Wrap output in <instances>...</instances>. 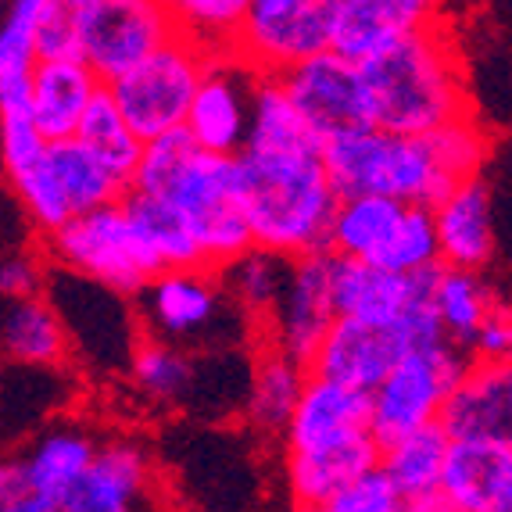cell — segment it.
Here are the masks:
<instances>
[{
	"label": "cell",
	"mask_w": 512,
	"mask_h": 512,
	"mask_svg": "<svg viewBox=\"0 0 512 512\" xmlns=\"http://www.w3.org/2000/svg\"><path fill=\"white\" fill-rule=\"evenodd\" d=\"M180 33L165 0H101L79 40V58L111 83Z\"/></svg>",
	"instance_id": "cell-12"
},
{
	"label": "cell",
	"mask_w": 512,
	"mask_h": 512,
	"mask_svg": "<svg viewBox=\"0 0 512 512\" xmlns=\"http://www.w3.org/2000/svg\"><path fill=\"white\" fill-rule=\"evenodd\" d=\"M165 4H169L180 33L194 36L197 43L215 51V47L230 43L233 26L248 0H165Z\"/></svg>",
	"instance_id": "cell-40"
},
{
	"label": "cell",
	"mask_w": 512,
	"mask_h": 512,
	"mask_svg": "<svg viewBox=\"0 0 512 512\" xmlns=\"http://www.w3.org/2000/svg\"><path fill=\"white\" fill-rule=\"evenodd\" d=\"M133 298V312L144 337L187 351L251 348L258 326L230 298L219 269L208 265H176L151 273Z\"/></svg>",
	"instance_id": "cell-4"
},
{
	"label": "cell",
	"mask_w": 512,
	"mask_h": 512,
	"mask_svg": "<svg viewBox=\"0 0 512 512\" xmlns=\"http://www.w3.org/2000/svg\"><path fill=\"white\" fill-rule=\"evenodd\" d=\"M43 158L51 165V176L58 183L61 197L69 201L72 215L86 212V208L108 205V201H119L126 194V183L115 172H108V165L79 137L47 140Z\"/></svg>",
	"instance_id": "cell-33"
},
{
	"label": "cell",
	"mask_w": 512,
	"mask_h": 512,
	"mask_svg": "<svg viewBox=\"0 0 512 512\" xmlns=\"http://www.w3.org/2000/svg\"><path fill=\"white\" fill-rule=\"evenodd\" d=\"M437 423L448 437H512V366L470 359L444 394Z\"/></svg>",
	"instance_id": "cell-22"
},
{
	"label": "cell",
	"mask_w": 512,
	"mask_h": 512,
	"mask_svg": "<svg viewBox=\"0 0 512 512\" xmlns=\"http://www.w3.org/2000/svg\"><path fill=\"white\" fill-rule=\"evenodd\" d=\"M359 65L369 126L419 137L470 115V90L455 33L444 22L405 33Z\"/></svg>",
	"instance_id": "cell-1"
},
{
	"label": "cell",
	"mask_w": 512,
	"mask_h": 512,
	"mask_svg": "<svg viewBox=\"0 0 512 512\" xmlns=\"http://www.w3.org/2000/svg\"><path fill=\"white\" fill-rule=\"evenodd\" d=\"M280 83L319 144L337 133H348V129L369 126L359 65L330 47L283 69Z\"/></svg>",
	"instance_id": "cell-13"
},
{
	"label": "cell",
	"mask_w": 512,
	"mask_h": 512,
	"mask_svg": "<svg viewBox=\"0 0 512 512\" xmlns=\"http://www.w3.org/2000/svg\"><path fill=\"white\" fill-rule=\"evenodd\" d=\"M430 212H434L441 265L487 273L498 255V230L495 194H491V183L484 180V172L459 180Z\"/></svg>",
	"instance_id": "cell-18"
},
{
	"label": "cell",
	"mask_w": 512,
	"mask_h": 512,
	"mask_svg": "<svg viewBox=\"0 0 512 512\" xmlns=\"http://www.w3.org/2000/svg\"><path fill=\"white\" fill-rule=\"evenodd\" d=\"M369 430V391L308 373L301 398L280 434L283 452H305L319 444Z\"/></svg>",
	"instance_id": "cell-23"
},
{
	"label": "cell",
	"mask_w": 512,
	"mask_h": 512,
	"mask_svg": "<svg viewBox=\"0 0 512 512\" xmlns=\"http://www.w3.org/2000/svg\"><path fill=\"white\" fill-rule=\"evenodd\" d=\"M434 273L437 265L419 269V273H398V269L359 262V258L333 255V308H337V316L391 323V319L405 316L416 301L430 298Z\"/></svg>",
	"instance_id": "cell-19"
},
{
	"label": "cell",
	"mask_w": 512,
	"mask_h": 512,
	"mask_svg": "<svg viewBox=\"0 0 512 512\" xmlns=\"http://www.w3.org/2000/svg\"><path fill=\"white\" fill-rule=\"evenodd\" d=\"M0 359L26 366H65L69 344L58 312L43 294L33 298H0Z\"/></svg>",
	"instance_id": "cell-29"
},
{
	"label": "cell",
	"mask_w": 512,
	"mask_h": 512,
	"mask_svg": "<svg viewBox=\"0 0 512 512\" xmlns=\"http://www.w3.org/2000/svg\"><path fill=\"white\" fill-rule=\"evenodd\" d=\"M470 355L452 341L430 344L409 351L402 362H394L387 376L369 391V434L384 448L394 437L423 427L441 412L444 394L462 376Z\"/></svg>",
	"instance_id": "cell-10"
},
{
	"label": "cell",
	"mask_w": 512,
	"mask_h": 512,
	"mask_svg": "<svg viewBox=\"0 0 512 512\" xmlns=\"http://www.w3.org/2000/svg\"><path fill=\"white\" fill-rule=\"evenodd\" d=\"M333 251H308L291 258V276L283 283L280 301L265 316L258 341L287 351L308 366L312 351L326 337L330 323L337 319L333 308Z\"/></svg>",
	"instance_id": "cell-14"
},
{
	"label": "cell",
	"mask_w": 512,
	"mask_h": 512,
	"mask_svg": "<svg viewBox=\"0 0 512 512\" xmlns=\"http://www.w3.org/2000/svg\"><path fill=\"white\" fill-rule=\"evenodd\" d=\"M233 158L251 244L287 258L326 251L337 190L319 147H244Z\"/></svg>",
	"instance_id": "cell-2"
},
{
	"label": "cell",
	"mask_w": 512,
	"mask_h": 512,
	"mask_svg": "<svg viewBox=\"0 0 512 512\" xmlns=\"http://www.w3.org/2000/svg\"><path fill=\"white\" fill-rule=\"evenodd\" d=\"M448 512L512 509V437H452L441 466Z\"/></svg>",
	"instance_id": "cell-17"
},
{
	"label": "cell",
	"mask_w": 512,
	"mask_h": 512,
	"mask_svg": "<svg viewBox=\"0 0 512 512\" xmlns=\"http://www.w3.org/2000/svg\"><path fill=\"white\" fill-rule=\"evenodd\" d=\"M466 355H470V359H480V362H509L512 359V319H509L505 301L480 319L470 344H466Z\"/></svg>",
	"instance_id": "cell-43"
},
{
	"label": "cell",
	"mask_w": 512,
	"mask_h": 512,
	"mask_svg": "<svg viewBox=\"0 0 512 512\" xmlns=\"http://www.w3.org/2000/svg\"><path fill=\"white\" fill-rule=\"evenodd\" d=\"M43 276H47V258L36 251H8L0 255V298H33L43 294Z\"/></svg>",
	"instance_id": "cell-42"
},
{
	"label": "cell",
	"mask_w": 512,
	"mask_h": 512,
	"mask_svg": "<svg viewBox=\"0 0 512 512\" xmlns=\"http://www.w3.org/2000/svg\"><path fill=\"white\" fill-rule=\"evenodd\" d=\"M444 15V0H333L330 8V51L351 61L380 51Z\"/></svg>",
	"instance_id": "cell-21"
},
{
	"label": "cell",
	"mask_w": 512,
	"mask_h": 512,
	"mask_svg": "<svg viewBox=\"0 0 512 512\" xmlns=\"http://www.w3.org/2000/svg\"><path fill=\"white\" fill-rule=\"evenodd\" d=\"M97 441L101 437L90 423L58 416L29 434V444L22 448V466H26L36 512H61L69 491L83 477L86 462L94 459Z\"/></svg>",
	"instance_id": "cell-20"
},
{
	"label": "cell",
	"mask_w": 512,
	"mask_h": 512,
	"mask_svg": "<svg viewBox=\"0 0 512 512\" xmlns=\"http://www.w3.org/2000/svg\"><path fill=\"white\" fill-rule=\"evenodd\" d=\"M101 90V76L79 54L36 58L29 72V115L47 140L76 137L83 111Z\"/></svg>",
	"instance_id": "cell-25"
},
{
	"label": "cell",
	"mask_w": 512,
	"mask_h": 512,
	"mask_svg": "<svg viewBox=\"0 0 512 512\" xmlns=\"http://www.w3.org/2000/svg\"><path fill=\"white\" fill-rule=\"evenodd\" d=\"M373 265L398 269V273H419V269H434V265H441L434 212H430V205H405L402 208V219H398L391 240H387V248L380 251V258H376Z\"/></svg>",
	"instance_id": "cell-38"
},
{
	"label": "cell",
	"mask_w": 512,
	"mask_h": 512,
	"mask_svg": "<svg viewBox=\"0 0 512 512\" xmlns=\"http://www.w3.org/2000/svg\"><path fill=\"white\" fill-rule=\"evenodd\" d=\"M430 301H434L437 323H441L444 337L459 348H466L473 330L491 308L502 305V294L487 273L477 269H455V265H437L434 287H430Z\"/></svg>",
	"instance_id": "cell-32"
},
{
	"label": "cell",
	"mask_w": 512,
	"mask_h": 512,
	"mask_svg": "<svg viewBox=\"0 0 512 512\" xmlns=\"http://www.w3.org/2000/svg\"><path fill=\"white\" fill-rule=\"evenodd\" d=\"M65 405V373L61 366H0V441L29 437Z\"/></svg>",
	"instance_id": "cell-28"
},
{
	"label": "cell",
	"mask_w": 512,
	"mask_h": 512,
	"mask_svg": "<svg viewBox=\"0 0 512 512\" xmlns=\"http://www.w3.org/2000/svg\"><path fill=\"white\" fill-rule=\"evenodd\" d=\"M448 341L437 323L434 301L423 298L391 323H366V319L337 316L308 359V373L337 380V384L373 391L387 376L394 362H402L409 351L430 348Z\"/></svg>",
	"instance_id": "cell-6"
},
{
	"label": "cell",
	"mask_w": 512,
	"mask_h": 512,
	"mask_svg": "<svg viewBox=\"0 0 512 512\" xmlns=\"http://www.w3.org/2000/svg\"><path fill=\"white\" fill-rule=\"evenodd\" d=\"M122 208H126L133 230L140 233L151 255L158 258L162 269H176V265H201V251H197V240L190 233L187 219L169 197L162 194H147V190L126 187V194L119 197Z\"/></svg>",
	"instance_id": "cell-34"
},
{
	"label": "cell",
	"mask_w": 512,
	"mask_h": 512,
	"mask_svg": "<svg viewBox=\"0 0 512 512\" xmlns=\"http://www.w3.org/2000/svg\"><path fill=\"white\" fill-rule=\"evenodd\" d=\"M373 462H380V444L362 430L305 452H283V487L298 509H326V502Z\"/></svg>",
	"instance_id": "cell-24"
},
{
	"label": "cell",
	"mask_w": 512,
	"mask_h": 512,
	"mask_svg": "<svg viewBox=\"0 0 512 512\" xmlns=\"http://www.w3.org/2000/svg\"><path fill=\"white\" fill-rule=\"evenodd\" d=\"M43 258L61 269L104 283L111 291L133 294L162 265L151 255L140 233L133 230L122 201L86 208L61 222L58 230L43 233Z\"/></svg>",
	"instance_id": "cell-7"
},
{
	"label": "cell",
	"mask_w": 512,
	"mask_h": 512,
	"mask_svg": "<svg viewBox=\"0 0 512 512\" xmlns=\"http://www.w3.org/2000/svg\"><path fill=\"white\" fill-rule=\"evenodd\" d=\"M305 380V362L273 348V344L255 341V348H251L248 394H244V409H240V419L248 423L251 434L265 437V441H280L283 427H287V419H291L294 405L301 398Z\"/></svg>",
	"instance_id": "cell-26"
},
{
	"label": "cell",
	"mask_w": 512,
	"mask_h": 512,
	"mask_svg": "<svg viewBox=\"0 0 512 512\" xmlns=\"http://www.w3.org/2000/svg\"><path fill=\"white\" fill-rule=\"evenodd\" d=\"M0 512H36L22 452L0 448Z\"/></svg>",
	"instance_id": "cell-44"
},
{
	"label": "cell",
	"mask_w": 512,
	"mask_h": 512,
	"mask_svg": "<svg viewBox=\"0 0 512 512\" xmlns=\"http://www.w3.org/2000/svg\"><path fill=\"white\" fill-rule=\"evenodd\" d=\"M101 0H47L36 22V58L79 54V40Z\"/></svg>",
	"instance_id": "cell-39"
},
{
	"label": "cell",
	"mask_w": 512,
	"mask_h": 512,
	"mask_svg": "<svg viewBox=\"0 0 512 512\" xmlns=\"http://www.w3.org/2000/svg\"><path fill=\"white\" fill-rule=\"evenodd\" d=\"M326 512H402V495L384 466L373 462L326 502Z\"/></svg>",
	"instance_id": "cell-41"
},
{
	"label": "cell",
	"mask_w": 512,
	"mask_h": 512,
	"mask_svg": "<svg viewBox=\"0 0 512 512\" xmlns=\"http://www.w3.org/2000/svg\"><path fill=\"white\" fill-rule=\"evenodd\" d=\"M43 298L58 312L69 362H79L90 376H126L129 355L140 341V323L129 294L47 262Z\"/></svg>",
	"instance_id": "cell-5"
},
{
	"label": "cell",
	"mask_w": 512,
	"mask_h": 512,
	"mask_svg": "<svg viewBox=\"0 0 512 512\" xmlns=\"http://www.w3.org/2000/svg\"><path fill=\"white\" fill-rule=\"evenodd\" d=\"M452 437L444 434L437 419L423 423V427L409 430V434L394 437L391 444L380 448V466L387 477L394 480L398 495H402V509L409 512H448L441 498V466L444 452H448Z\"/></svg>",
	"instance_id": "cell-27"
},
{
	"label": "cell",
	"mask_w": 512,
	"mask_h": 512,
	"mask_svg": "<svg viewBox=\"0 0 512 512\" xmlns=\"http://www.w3.org/2000/svg\"><path fill=\"white\" fill-rule=\"evenodd\" d=\"M208 51L212 47L197 43L194 36L176 33L158 51L137 61L133 69L104 83L115 108L122 111V119L133 126L140 140H151L165 129L183 126L197 79L205 72Z\"/></svg>",
	"instance_id": "cell-9"
},
{
	"label": "cell",
	"mask_w": 512,
	"mask_h": 512,
	"mask_svg": "<svg viewBox=\"0 0 512 512\" xmlns=\"http://www.w3.org/2000/svg\"><path fill=\"white\" fill-rule=\"evenodd\" d=\"M180 208L201 251V265L222 269L251 248L248 219L237 197V158L194 147L180 172L162 190Z\"/></svg>",
	"instance_id": "cell-8"
},
{
	"label": "cell",
	"mask_w": 512,
	"mask_h": 512,
	"mask_svg": "<svg viewBox=\"0 0 512 512\" xmlns=\"http://www.w3.org/2000/svg\"><path fill=\"white\" fill-rule=\"evenodd\" d=\"M323 169L337 197L384 194L405 205L434 208L459 183L444 162L434 129L419 137H398L376 126H359L323 140Z\"/></svg>",
	"instance_id": "cell-3"
},
{
	"label": "cell",
	"mask_w": 512,
	"mask_h": 512,
	"mask_svg": "<svg viewBox=\"0 0 512 512\" xmlns=\"http://www.w3.org/2000/svg\"><path fill=\"white\" fill-rule=\"evenodd\" d=\"M76 137L83 140L104 165H108V172H115V176L129 187L144 140H140L137 133H133V126L122 119V111L115 108L108 90H101V94L90 101V108L83 111Z\"/></svg>",
	"instance_id": "cell-37"
},
{
	"label": "cell",
	"mask_w": 512,
	"mask_h": 512,
	"mask_svg": "<svg viewBox=\"0 0 512 512\" xmlns=\"http://www.w3.org/2000/svg\"><path fill=\"white\" fill-rule=\"evenodd\" d=\"M333 0H248L226 51L251 72L280 76L330 47Z\"/></svg>",
	"instance_id": "cell-11"
},
{
	"label": "cell",
	"mask_w": 512,
	"mask_h": 512,
	"mask_svg": "<svg viewBox=\"0 0 512 512\" xmlns=\"http://www.w3.org/2000/svg\"><path fill=\"white\" fill-rule=\"evenodd\" d=\"M219 276H222V283H226L230 298L237 301V305L248 312L251 323L262 330L265 316L273 312V305L283 294V283L291 276V258L280 255V251L251 244L244 255H237L230 265H222Z\"/></svg>",
	"instance_id": "cell-35"
},
{
	"label": "cell",
	"mask_w": 512,
	"mask_h": 512,
	"mask_svg": "<svg viewBox=\"0 0 512 512\" xmlns=\"http://www.w3.org/2000/svg\"><path fill=\"white\" fill-rule=\"evenodd\" d=\"M244 147H323L308 126L301 122L298 108L283 90L280 76L255 72L251 83V122Z\"/></svg>",
	"instance_id": "cell-36"
},
{
	"label": "cell",
	"mask_w": 512,
	"mask_h": 512,
	"mask_svg": "<svg viewBox=\"0 0 512 512\" xmlns=\"http://www.w3.org/2000/svg\"><path fill=\"white\" fill-rule=\"evenodd\" d=\"M251 83L255 72L244 61L233 58L226 47L208 51L205 72L197 79L190 97L183 129L190 133L201 151L212 154H240L248 144L251 122Z\"/></svg>",
	"instance_id": "cell-15"
},
{
	"label": "cell",
	"mask_w": 512,
	"mask_h": 512,
	"mask_svg": "<svg viewBox=\"0 0 512 512\" xmlns=\"http://www.w3.org/2000/svg\"><path fill=\"white\" fill-rule=\"evenodd\" d=\"M122 380H129L144 405L187 412L190 391H194V351L140 333Z\"/></svg>",
	"instance_id": "cell-31"
},
{
	"label": "cell",
	"mask_w": 512,
	"mask_h": 512,
	"mask_svg": "<svg viewBox=\"0 0 512 512\" xmlns=\"http://www.w3.org/2000/svg\"><path fill=\"white\" fill-rule=\"evenodd\" d=\"M405 201H394L384 194H344L337 197L326 230V251L341 258L376 262L387 248L394 226L402 219Z\"/></svg>",
	"instance_id": "cell-30"
},
{
	"label": "cell",
	"mask_w": 512,
	"mask_h": 512,
	"mask_svg": "<svg viewBox=\"0 0 512 512\" xmlns=\"http://www.w3.org/2000/svg\"><path fill=\"white\" fill-rule=\"evenodd\" d=\"M147 505H158V462L140 437L119 434L97 441L61 512H133Z\"/></svg>",
	"instance_id": "cell-16"
}]
</instances>
